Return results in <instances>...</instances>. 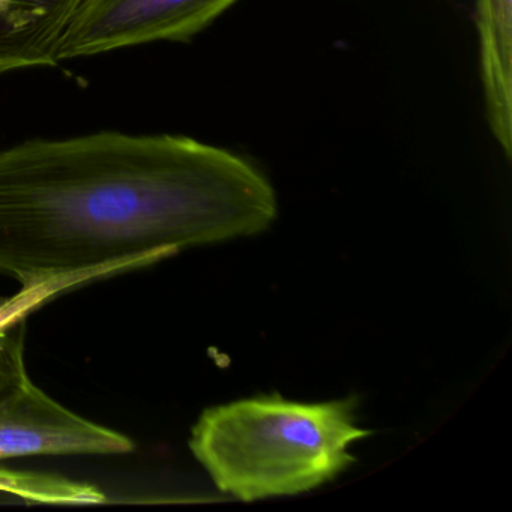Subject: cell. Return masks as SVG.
Here are the masks:
<instances>
[{
	"label": "cell",
	"mask_w": 512,
	"mask_h": 512,
	"mask_svg": "<svg viewBox=\"0 0 512 512\" xmlns=\"http://www.w3.org/2000/svg\"><path fill=\"white\" fill-rule=\"evenodd\" d=\"M277 214L254 164L193 137L101 131L0 149V274L22 287L154 265L265 232Z\"/></svg>",
	"instance_id": "6da1fadb"
},
{
	"label": "cell",
	"mask_w": 512,
	"mask_h": 512,
	"mask_svg": "<svg viewBox=\"0 0 512 512\" xmlns=\"http://www.w3.org/2000/svg\"><path fill=\"white\" fill-rule=\"evenodd\" d=\"M349 400L299 403L259 395L206 409L191 430L196 460L221 493L244 502L295 496L355 463L350 446L371 436Z\"/></svg>",
	"instance_id": "7a4b0ae2"
},
{
	"label": "cell",
	"mask_w": 512,
	"mask_h": 512,
	"mask_svg": "<svg viewBox=\"0 0 512 512\" xmlns=\"http://www.w3.org/2000/svg\"><path fill=\"white\" fill-rule=\"evenodd\" d=\"M239 0H86L59 50V64L152 43H185Z\"/></svg>",
	"instance_id": "3957f363"
},
{
	"label": "cell",
	"mask_w": 512,
	"mask_h": 512,
	"mask_svg": "<svg viewBox=\"0 0 512 512\" xmlns=\"http://www.w3.org/2000/svg\"><path fill=\"white\" fill-rule=\"evenodd\" d=\"M131 437L62 406L29 376L0 400V460L29 455H121Z\"/></svg>",
	"instance_id": "277c9868"
},
{
	"label": "cell",
	"mask_w": 512,
	"mask_h": 512,
	"mask_svg": "<svg viewBox=\"0 0 512 512\" xmlns=\"http://www.w3.org/2000/svg\"><path fill=\"white\" fill-rule=\"evenodd\" d=\"M86 0H0V76L55 67Z\"/></svg>",
	"instance_id": "5b68a950"
},
{
	"label": "cell",
	"mask_w": 512,
	"mask_h": 512,
	"mask_svg": "<svg viewBox=\"0 0 512 512\" xmlns=\"http://www.w3.org/2000/svg\"><path fill=\"white\" fill-rule=\"evenodd\" d=\"M0 493L11 494L28 502L55 505H97L106 500V494L88 482L49 473L25 472L2 467Z\"/></svg>",
	"instance_id": "8992f818"
},
{
	"label": "cell",
	"mask_w": 512,
	"mask_h": 512,
	"mask_svg": "<svg viewBox=\"0 0 512 512\" xmlns=\"http://www.w3.org/2000/svg\"><path fill=\"white\" fill-rule=\"evenodd\" d=\"M4 296H0V301ZM28 319L0 329V400L13 392L26 377V328Z\"/></svg>",
	"instance_id": "52a82bcc"
}]
</instances>
